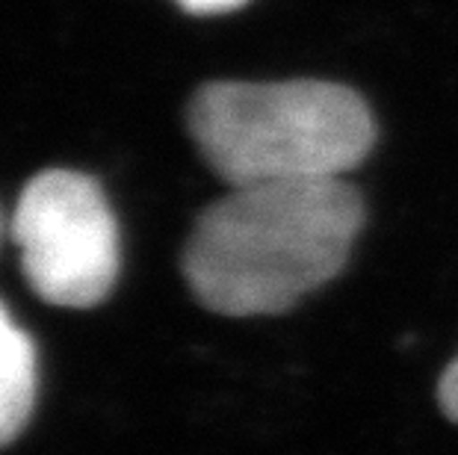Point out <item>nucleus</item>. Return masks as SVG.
Segmentation results:
<instances>
[{
  "label": "nucleus",
  "mask_w": 458,
  "mask_h": 455,
  "mask_svg": "<svg viewBox=\"0 0 458 455\" xmlns=\"http://www.w3.org/2000/svg\"><path fill=\"white\" fill-rule=\"evenodd\" d=\"M364 228V198L346 183L233 187L192 225L183 275L222 316L284 314L346 266Z\"/></svg>",
  "instance_id": "nucleus-1"
},
{
  "label": "nucleus",
  "mask_w": 458,
  "mask_h": 455,
  "mask_svg": "<svg viewBox=\"0 0 458 455\" xmlns=\"http://www.w3.org/2000/svg\"><path fill=\"white\" fill-rule=\"evenodd\" d=\"M190 137L233 187L346 178L376 142L364 98L331 80H216L192 95Z\"/></svg>",
  "instance_id": "nucleus-2"
},
{
  "label": "nucleus",
  "mask_w": 458,
  "mask_h": 455,
  "mask_svg": "<svg viewBox=\"0 0 458 455\" xmlns=\"http://www.w3.org/2000/svg\"><path fill=\"white\" fill-rule=\"evenodd\" d=\"M27 284L56 308H92L119 278V225L98 181L47 169L24 187L9 222Z\"/></svg>",
  "instance_id": "nucleus-3"
},
{
  "label": "nucleus",
  "mask_w": 458,
  "mask_h": 455,
  "mask_svg": "<svg viewBox=\"0 0 458 455\" xmlns=\"http://www.w3.org/2000/svg\"><path fill=\"white\" fill-rule=\"evenodd\" d=\"M36 346L0 302V450L24 432L36 405Z\"/></svg>",
  "instance_id": "nucleus-4"
},
{
  "label": "nucleus",
  "mask_w": 458,
  "mask_h": 455,
  "mask_svg": "<svg viewBox=\"0 0 458 455\" xmlns=\"http://www.w3.org/2000/svg\"><path fill=\"white\" fill-rule=\"evenodd\" d=\"M437 402H441V411L446 417L458 423V358L441 375V384H437Z\"/></svg>",
  "instance_id": "nucleus-5"
},
{
  "label": "nucleus",
  "mask_w": 458,
  "mask_h": 455,
  "mask_svg": "<svg viewBox=\"0 0 458 455\" xmlns=\"http://www.w3.org/2000/svg\"><path fill=\"white\" fill-rule=\"evenodd\" d=\"M174 4L192 15H219V13H228V9L242 6L246 0H174Z\"/></svg>",
  "instance_id": "nucleus-6"
},
{
  "label": "nucleus",
  "mask_w": 458,
  "mask_h": 455,
  "mask_svg": "<svg viewBox=\"0 0 458 455\" xmlns=\"http://www.w3.org/2000/svg\"><path fill=\"white\" fill-rule=\"evenodd\" d=\"M0 234H4V222H0Z\"/></svg>",
  "instance_id": "nucleus-7"
}]
</instances>
